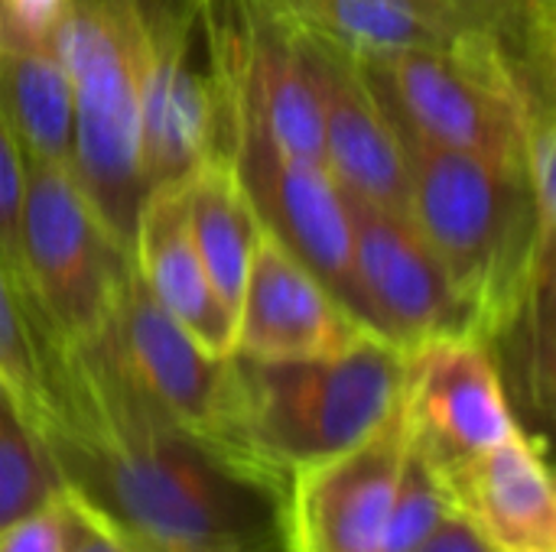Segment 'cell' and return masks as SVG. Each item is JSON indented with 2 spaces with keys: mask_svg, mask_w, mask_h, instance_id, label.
Wrapping results in <instances>:
<instances>
[{
  "mask_svg": "<svg viewBox=\"0 0 556 552\" xmlns=\"http://www.w3.org/2000/svg\"><path fill=\"white\" fill-rule=\"evenodd\" d=\"M508 3H515L528 16H551V0H508Z\"/></svg>",
  "mask_w": 556,
  "mask_h": 552,
  "instance_id": "cell-29",
  "label": "cell"
},
{
  "mask_svg": "<svg viewBox=\"0 0 556 552\" xmlns=\"http://www.w3.org/2000/svg\"><path fill=\"white\" fill-rule=\"evenodd\" d=\"M404 455L397 407L365 442L293 472L280 504L287 552H384Z\"/></svg>",
  "mask_w": 556,
  "mask_h": 552,
  "instance_id": "cell-11",
  "label": "cell"
},
{
  "mask_svg": "<svg viewBox=\"0 0 556 552\" xmlns=\"http://www.w3.org/2000/svg\"><path fill=\"white\" fill-rule=\"evenodd\" d=\"M0 107L23 156L72 163V85L52 42H0Z\"/></svg>",
  "mask_w": 556,
  "mask_h": 552,
  "instance_id": "cell-19",
  "label": "cell"
},
{
  "mask_svg": "<svg viewBox=\"0 0 556 552\" xmlns=\"http://www.w3.org/2000/svg\"><path fill=\"white\" fill-rule=\"evenodd\" d=\"M358 68L397 130L502 163H525L534 107L551 101V72L489 29L453 49L397 52Z\"/></svg>",
  "mask_w": 556,
  "mask_h": 552,
  "instance_id": "cell-5",
  "label": "cell"
},
{
  "mask_svg": "<svg viewBox=\"0 0 556 552\" xmlns=\"http://www.w3.org/2000/svg\"><path fill=\"white\" fill-rule=\"evenodd\" d=\"M401 420L440 475L518 433L498 364L476 335H440L404 355Z\"/></svg>",
  "mask_w": 556,
  "mask_h": 552,
  "instance_id": "cell-9",
  "label": "cell"
},
{
  "mask_svg": "<svg viewBox=\"0 0 556 552\" xmlns=\"http://www.w3.org/2000/svg\"><path fill=\"white\" fill-rule=\"evenodd\" d=\"M280 33L345 55L358 65L417 49H453L472 33L502 26L440 0H241ZM511 39V36H508ZM525 55L528 49L511 39ZM531 59V55H528Z\"/></svg>",
  "mask_w": 556,
  "mask_h": 552,
  "instance_id": "cell-14",
  "label": "cell"
},
{
  "mask_svg": "<svg viewBox=\"0 0 556 552\" xmlns=\"http://www.w3.org/2000/svg\"><path fill=\"white\" fill-rule=\"evenodd\" d=\"M225 153L267 228L290 254H296L319 283L368 329L365 299L355 273V241L345 192L326 166L283 153L251 117L225 111Z\"/></svg>",
  "mask_w": 556,
  "mask_h": 552,
  "instance_id": "cell-8",
  "label": "cell"
},
{
  "mask_svg": "<svg viewBox=\"0 0 556 552\" xmlns=\"http://www.w3.org/2000/svg\"><path fill=\"white\" fill-rule=\"evenodd\" d=\"M182 202L202 267L238 325V306L244 296L261 221L228 153H215L192 169V176L182 182Z\"/></svg>",
  "mask_w": 556,
  "mask_h": 552,
  "instance_id": "cell-18",
  "label": "cell"
},
{
  "mask_svg": "<svg viewBox=\"0 0 556 552\" xmlns=\"http://www.w3.org/2000/svg\"><path fill=\"white\" fill-rule=\"evenodd\" d=\"M124 377L173 423L218 449L231 358L208 355L143 286L137 267L98 338Z\"/></svg>",
  "mask_w": 556,
  "mask_h": 552,
  "instance_id": "cell-12",
  "label": "cell"
},
{
  "mask_svg": "<svg viewBox=\"0 0 556 552\" xmlns=\"http://www.w3.org/2000/svg\"><path fill=\"white\" fill-rule=\"evenodd\" d=\"M49 361L29 309L13 283V273L7 270L0 257V381L10 387V394L20 400V407L39 420L49 397Z\"/></svg>",
  "mask_w": 556,
  "mask_h": 552,
  "instance_id": "cell-21",
  "label": "cell"
},
{
  "mask_svg": "<svg viewBox=\"0 0 556 552\" xmlns=\"http://www.w3.org/2000/svg\"><path fill=\"white\" fill-rule=\"evenodd\" d=\"M502 552H556V550H502Z\"/></svg>",
  "mask_w": 556,
  "mask_h": 552,
  "instance_id": "cell-30",
  "label": "cell"
},
{
  "mask_svg": "<svg viewBox=\"0 0 556 552\" xmlns=\"http://www.w3.org/2000/svg\"><path fill=\"white\" fill-rule=\"evenodd\" d=\"M23 182H26V163L23 146L0 107V257L7 270L13 273V283L20 290V215H23ZM23 296V290H20Z\"/></svg>",
  "mask_w": 556,
  "mask_h": 552,
  "instance_id": "cell-23",
  "label": "cell"
},
{
  "mask_svg": "<svg viewBox=\"0 0 556 552\" xmlns=\"http://www.w3.org/2000/svg\"><path fill=\"white\" fill-rule=\"evenodd\" d=\"M36 429L59 482L134 552H287L283 495L173 423L98 338L52 355Z\"/></svg>",
  "mask_w": 556,
  "mask_h": 552,
  "instance_id": "cell-1",
  "label": "cell"
},
{
  "mask_svg": "<svg viewBox=\"0 0 556 552\" xmlns=\"http://www.w3.org/2000/svg\"><path fill=\"white\" fill-rule=\"evenodd\" d=\"M404 355L362 335L339 355L257 361L231 355L218 452L283 495L287 478L378 433L401 407Z\"/></svg>",
  "mask_w": 556,
  "mask_h": 552,
  "instance_id": "cell-3",
  "label": "cell"
},
{
  "mask_svg": "<svg viewBox=\"0 0 556 552\" xmlns=\"http://www.w3.org/2000/svg\"><path fill=\"white\" fill-rule=\"evenodd\" d=\"M446 7H456L469 16H479L485 23L502 26L511 39H518L534 62L551 59V16H528L508 0H440Z\"/></svg>",
  "mask_w": 556,
  "mask_h": 552,
  "instance_id": "cell-25",
  "label": "cell"
},
{
  "mask_svg": "<svg viewBox=\"0 0 556 552\" xmlns=\"http://www.w3.org/2000/svg\"><path fill=\"white\" fill-rule=\"evenodd\" d=\"M52 46L72 85V172L134 260L140 176L143 0H65Z\"/></svg>",
  "mask_w": 556,
  "mask_h": 552,
  "instance_id": "cell-4",
  "label": "cell"
},
{
  "mask_svg": "<svg viewBox=\"0 0 556 552\" xmlns=\"http://www.w3.org/2000/svg\"><path fill=\"white\" fill-rule=\"evenodd\" d=\"M62 488L52 455L10 387L0 381V530Z\"/></svg>",
  "mask_w": 556,
  "mask_h": 552,
  "instance_id": "cell-20",
  "label": "cell"
},
{
  "mask_svg": "<svg viewBox=\"0 0 556 552\" xmlns=\"http://www.w3.org/2000/svg\"><path fill=\"white\" fill-rule=\"evenodd\" d=\"M199 16L202 0H143V192L186 182L195 166L215 153H225V98L218 85L212 33L205 62H195Z\"/></svg>",
  "mask_w": 556,
  "mask_h": 552,
  "instance_id": "cell-7",
  "label": "cell"
},
{
  "mask_svg": "<svg viewBox=\"0 0 556 552\" xmlns=\"http://www.w3.org/2000/svg\"><path fill=\"white\" fill-rule=\"evenodd\" d=\"M303 49L319 91L329 176L345 195L391 215H407L404 150L365 72L352 59L329 49L309 42H303Z\"/></svg>",
  "mask_w": 556,
  "mask_h": 552,
  "instance_id": "cell-15",
  "label": "cell"
},
{
  "mask_svg": "<svg viewBox=\"0 0 556 552\" xmlns=\"http://www.w3.org/2000/svg\"><path fill=\"white\" fill-rule=\"evenodd\" d=\"M345 202L368 332L401 355L440 335H476L469 306L414 221L352 195Z\"/></svg>",
  "mask_w": 556,
  "mask_h": 552,
  "instance_id": "cell-10",
  "label": "cell"
},
{
  "mask_svg": "<svg viewBox=\"0 0 556 552\" xmlns=\"http://www.w3.org/2000/svg\"><path fill=\"white\" fill-rule=\"evenodd\" d=\"M20 290L49 355L104 335L134 260L81 192L72 163L23 156Z\"/></svg>",
  "mask_w": 556,
  "mask_h": 552,
  "instance_id": "cell-6",
  "label": "cell"
},
{
  "mask_svg": "<svg viewBox=\"0 0 556 552\" xmlns=\"http://www.w3.org/2000/svg\"><path fill=\"white\" fill-rule=\"evenodd\" d=\"M453 508L450 488L443 475L407 442L404 468L397 478L391 521H388V540L384 552H414L443 521V514Z\"/></svg>",
  "mask_w": 556,
  "mask_h": 552,
  "instance_id": "cell-22",
  "label": "cell"
},
{
  "mask_svg": "<svg viewBox=\"0 0 556 552\" xmlns=\"http://www.w3.org/2000/svg\"><path fill=\"white\" fill-rule=\"evenodd\" d=\"M371 335L319 277L261 228L235 325V355L257 361L326 358Z\"/></svg>",
  "mask_w": 556,
  "mask_h": 552,
  "instance_id": "cell-13",
  "label": "cell"
},
{
  "mask_svg": "<svg viewBox=\"0 0 556 552\" xmlns=\"http://www.w3.org/2000/svg\"><path fill=\"white\" fill-rule=\"evenodd\" d=\"M134 267L150 296L208 355H235V316L218 299L189 234L182 182L147 192L134 231Z\"/></svg>",
  "mask_w": 556,
  "mask_h": 552,
  "instance_id": "cell-17",
  "label": "cell"
},
{
  "mask_svg": "<svg viewBox=\"0 0 556 552\" xmlns=\"http://www.w3.org/2000/svg\"><path fill=\"white\" fill-rule=\"evenodd\" d=\"M72 534V508L65 488L46 504L16 517L0 530V552H65Z\"/></svg>",
  "mask_w": 556,
  "mask_h": 552,
  "instance_id": "cell-24",
  "label": "cell"
},
{
  "mask_svg": "<svg viewBox=\"0 0 556 552\" xmlns=\"http://www.w3.org/2000/svg\"><path fill=\"white\" fill-rule=\"evenodd\" d=\"M65 0H0V42H52Z\"/></svg>",
  "mask_w": 556,
  "mask_h": 552,
  "instance_id": "cell-26",
  "label": "cell"
},
{
  "mask_svg": "<svg viewBox=\"0 0 556 552\" xmlns=\"http://www.w3.org/2000/svg\"><path fill=\"white\" fill-rule=\"evenodd\" d=\"M414 552H502L456 504Z\"/></svg>",
  "mask_w": 556,
  "mask_h": 552,
  "instance_id": "cell-28",
  "label": "cell"
},
{
  "mask_svg": "<svg viewBox=\"0 0 556 552\" xmlns=\"http://www.w3.org/2000/svg\"><path fill=\"white\" fill-rule=\"evenodd\" d=\"M453 504L498 550H556V498L544 452L518 429L443 475Z\"/></svg>",
  "mask_w": 556,
  "mask_h": 552,
  "instance_id": "cell-16",
  "label": "cell"
},
{
  "mask_svg": "<svg viewBox=\"0 0 556 552\" xmlns=\"http://www.w3.org/2000/svg\"><path fill=\"white\" fill-rule=\"evenodd\" d=\"M397 140L407 163V218L446 267L476 335L492 345L528 306L551 303L556 221L538 215L528 163L437 146L404 130Z\"/></svg>",
  "mask_w": 556,
  "mask_h": 552,
  "instance_id": "cell-2",
  "label": "cell"
},
{
  "mask_svg": "<svg viewBox=\"0 0 556 552\" xmlns=\"http://www.w3.org/2000/svg\"><path fill=\"white\" fill-rule=\"evenodd\" d=\"M65 495H68V508H72V534H68L65 552H134L130 543L91 504H85L68 488H65Z\"/></svg>",
  "mask_w": 556,
  "mask_h": 552,
  "instance_id": "cell-27",
  "label": "cell"
}]
</instances>
